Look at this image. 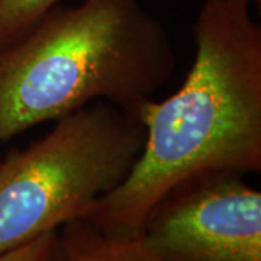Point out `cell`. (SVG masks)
<instances>
[{
    "mask_svg": "<svg viewBox=\"0 0 261 261\" xmlns=\"http://www.w3.org/2000/svg\"><path fill=\"white\" fill-rule=\"evenodd\" d=\"M176 64L164 25L140 0L56 6L0 49V142L99 100L140 118Z\"/></svg>",
    "mask_w": 261,
    "mask_h": 261,
    "instance_id": "cell-2",
    "label": "cell"
},
{
    "mask_svg": "<svg viewBox=\"0 0 261 261\" xmlns=\"http://www.w3.org/2000/svg\"><path fill=\"white\" fill-rule=\"evenodd\" d=\"M0 161H2V157H0Z\"/></svg>",
    "mask_w": 261,
    "mask_h": 261,
    "instance_id": "cell-8",
    "label": "cell"
},
{
    "mask_svg": "<svg viewBox=\"0 0 261 261\" xmlns=\"http://www.w3.org/2000/svg\"><path fill=\"white\" fill-rule=\"evenodd\" d=\"M61 0H0V49L15 44Z\"/></svg>",
    "mask_w": 261,
    "mask_h": 261,
    "instance_id": "cell-6",
    "label": "cell"
},
{
    "mask_svg": "<svg viewBox=\"0 0 261 261\" xmlns=\"http://www.w3.org/2000/svg\"><path fill=\"white\" fill-rule=\"evenodd\" d=\"M192 34L185 82L141 109L145 140L137 163L80 218L106 235L140 237L160 199L195 174L261 171V27L250 0H205Z\"/></svg>",
    "mask_w": 261,
    "mask_h": 261,
    "instance_id": "cell-1",
    "label": "cell"
},
{
    "mask_svg": "<svg viewBox=\"0 0 261 261\" xmlns=\"http://www.w3.org/2000/svg\"><path fill=\"white\" fill-rule=\"evenodd\" d=\"M144 140L140 118L99 100L10 151L0 161V254L83 218L129 174Z\"/></svg>",
    "mask_w": 261,
    "mask_h": 261,
    "instance_id": "cell-3",
    "label": "cell"
},
{
    "mask_svg": "<svg viewBox=\"0 0 261 261\" xmlns=\"http://www.w3.org/2000/svg\"><path fill=\"white\" fill-rule=\"evenodd\" d=\"M0 261H61L58 231L44 233L29 243L0 254Z\"/></svg>",
    "mask_w": 261,
    "mask_h": 261,
    "instance_id": "cell-7",
    "label": "cell"
},
{
    "mask_svg": "<svg viewBox=\"0 0 261 261\" xmlns=\"http://www.w3.org/2000/svg\"><path fill=\"white\" fill-rule=\"evenodd\" d=\"M140 238L160 261H261V192L241 173L195 174L149 211Z\"/></svg>",
    "mask_w": 261,
    "mask_h": 261,
    "instance_id": "cell-4",
    "label": "cell"
},
{
    "mask_svg": "<svg viewBox=\"0 0 261 261\" xmlns=\"http://www.w3.org/2000/svg\"><path fill=\"white\" fill-rule=\"evenodd\" d=\"M61 261H160L140 237H111L74 219L58 229Z\"/></svg>",
    "mask_w": 261,
    "mask_h": 261,
    "instance_id": "cell-5",
    "label": "cell"
}]
</instances>
